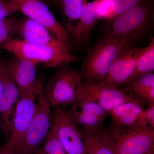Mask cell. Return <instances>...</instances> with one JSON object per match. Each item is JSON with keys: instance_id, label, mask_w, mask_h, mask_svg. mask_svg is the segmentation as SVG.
Wrapping results in <instances>:
<instances>
[{"instance_id": "cell-1", "label": "cell", "mask_w": 154, "mask_h": 154, "mask_svg": "<svg viewBox=\"0 0 154 154\" xmlns=\"http://www.w3.org/2000/svg\"><path fill=\"white\" fill-rule=\"evenodd\" d=\"M134 40L104 34L88 50L80 70L83 82L99 84L107 76L111 65L122 51Z\"/></svg>"}, {"instance_id": "cell-15", "label": "cell", "mask_w": 154, "mask_h": 154, "mask_svg": "<svg viewBox=\"0 0 154 154\" xmlns=\"http://www.w3.org/2000/svg\"><path fill=\"white\" fill-rule=\"evenodd\" d=\"M20 93L10 73L0 97V125L10 136L14 113Z\"/></svg>"}, {"instance_id": "cell-28", "label": "cell", "mask_w": 154, "mask_h": 154, "mask_svg": "<svg viewBox=\"0 0 154 154\" xmlns=\"http://www.w3.org/2000/svg\"><path fill=\"white\" fill-rule=\"evenodd\" d=\"M10 62H0V97L10 73Z\"/></svg>"}, {"instance_id": "cell-30", "label": "cell", "mask_w": 154, "mask_h": 154, "mask_svg": "<svg viewBox=\"0 0 154 154\" xmlns=\"http://www.w3.org/2000/svg\"><path fill=\"white\" fill-rule=\"evenodd\" d=\"M0 154H11L5 147H0Z\"/></svg>"}, {"instance_id": "cell-3", "label": "cell", "mask_w": 154, "mask_h": 154, "mask_svg": "<svg viewBox=\"0 0 154 154\" xmlns=\"http://www.w3.org/2000/svg\"><path fill=\"white\" fill-rule=\"evenodd\" d=\"M17 58L29 61L37 65L42 63L46 68L58 67L78 62L80 58L70 51L56 48L29 43L13 38L2 47Z\"/></svg>"}, {"instance_id": "cell-9", "label": "cell", "mask_w": 154, "mask_h": 154, "mask_svg": "<svg viewBox=\"0 0 154 154\" xmlns=\"http://www.w3.org/2000/svg\"><path fill=\"white\" fill-rule=\"evenodd\" d=\"M76 99L92 101L107 112L127 102H143L138 96L125 89L106 87L99 84L83 82Z\"/></svg>"}, {"instance_id": "cell-11", "label": "cell", "mask_w": 154, "mask_h": 154, "mask_svg": "<svg viewBox=\"0 0 154 154\" xmlns=\"http://www.w3.org/2000/svg\"><path fill=\"white\" fill-rule=\"evenodd\" d=\"M66 110L70 117L76 125L90 132L103 130V125L107 113L97 103L92 101L76 99Z\"/></svg>"}, {"instance_id": "cell-5", "label": "cell", "mask_w": 154, "mask_h": 154, "mask_svg": "<svg viewBox=\"0 0 154 154\" xmlns=\"http://www.w3.org/2000/svg\"><path fill=\"white\" fill-rule=\"evenodd\" d=\"M104 134L114 154H146L154 148V129L114 125Z\"/></svg>"}, {"instance_id": "cell-33", "label": "cell", "mask_w": 154, "mask_h": 154, "mask_svg": "<svg viewBox=\"0 0 154 154\" xmlns=\"http://www.w3.org/2000/svg\"><path fill=\"white\" fill-rule=\"evenodd\" d=\"M154 152V148L152 149L149 152H148L147 153H146V154H152V153H153Z\"/></svg>"}, {"instance_id": "cell-16", "label": "cell", "mask_w": 154, "mask_h": 154, "mask_svg": "<svg viewBox=\"0 0 154 154\" xmlns=\"http://www.w3.org/2000/svg\"><path fill=\"white\" fill-rule=\"evenodd\" d=\"M36 66L29 61L18 58L11 61L10 73L20 94L33 88L40 80L36 76Z\"/></svg>"}, {"instance_id": "cell-8", "label": "cell", "mask_w": 154, "mask_h": 154, "mask_svg": "<svg viewBox=\"0 0 154 154\" xmlns=\"http://www.w3.org/2000/svg\"><path fill=\"white\" fill-rule=\"evenodd\" d=\"M17 12L43 25L56 38L71 50V39L65 28L57 21L47 4L42 0H11Z\"/></svg>"}, {"instance_id": "cell-12", "label": "cell", "mask_w": 154, "mask_h": 154, "mask_svg": "<svg viewBox=\"0 0 154 154\" xmlns=\"http://www.w3.org/2000/svg\"><path fill=\"white\" fill-rule=\"evenodd\" d=\"M143 49V48L133 47L131 45L125 48L111 65L105 79L99 84L116 88L125 85Z\"/></svg>"}, {"instance_id": "cell-19", "label": "cell", "mask_w": 154, "mask_h": 154, "mask_svg": "<svg viewBox=\"0 0 154 154\" xmlns=\"http://www.w3.org/2000/svg\"><path fill=\"white\" fill-rule=\"evenodd\" d=\"M154 70V39L152 38L149 45L143 48L142 51L137 61L134 70L127 82L126 85L137 77L152 72Z\"/></svg>"}, {"instance_id": "cell-34", "label": "cell", "mask_w": 154, "mask_h": 154, "mask_svg": "<svg viewBox=\"0 0 154 154\" xmlns=\"http://www.w3.org/2000/svg\"><path fill=\"white\" fill-rule=\"evenodd\" d=\"M152 154H154V152L153 153H152Z\"/></svg>"}, {"instance_id": "cell-2", "label": "cell", "mask_w": 154, "mask_h": 154, "mask_svg": "<svg viewBox=\"0 0 154 154\" xmlns=\"http://www.w3.org/2000/svg\"><path fill=\"white\" fill-rule=\"evenodd\" d=\"M153 13L150 4L142 0L133 8L110 21L104 27V34L130 37L134 41L149 33L154 24Z\"/></svg>"}, {"instance_id": "cell-21", "label": "cell", "mask_w": 154, "mask_h": 154, "mask_svg": "<svg viewBox=\"0 0 154 154\" xmlns=\"http://www.w3.org/2000/svg\"><path fill=\"white\" fill-rule=\"evenodd\" d=\"M19 22L17 18L11 16L0 21V48L17 33Z\"/></svg>"}, {"instance_id": "cell-17", "label": "cell", "mask_w": 154, "mask_h": 154, "mask_svg": "<svg viewBox=\"0 0 154 154\" xmlns=\"http://www.w3.org/2000/svg\"><path fill=\"white\" fill-rule=\"evenodd\" d=\"M143 102H127L116 107L109 112L114 125L139 128L138 120L143 108Z\"/></svg>"}, {"instance_id": "cell-24", "label": "cell", "mask_w": 154, "mask_h": 154, "mask_svg": "<svg viewBox=\"0 0 154 154\" xmlns=\"http://www.w3.org/2000/svg\"><path fill=\"white\" fill-rule=\"evenodd\" d=\"M138 127L142 129H154V105H149L141 113L138 120Z\"/></svg>"}, {"instance_id": "cell-13", "label": "cell", "mask_w": 154, "mask_h": 154, "mask_svg": "<svg viewBox=\"0 0 154 154\" xmlns=\"http://www.w3.org/2000/svg\"><path fill=\"white\" fill-rule=\"evenodd\" d=\"M17 33L21 37V40L26 42L56 48L70 52V50L56 38L47 28L27 17L19 20Z\"/></svg>"}, {"instance_id": "cell-10", "label": "cell", "mask_w": 154, "mask_h": 154, "mask_svg": "<svg viewBox=\"0 0 154 154\" xmlns=\"http://www.w3.org/2000/svg\"><path fill=\"white\" fill-rule=\"evenodd\" d=\"M53 107L52 126L66 154H86L80 130L61 107Z\"/></svg>"}, {"instance_id": "cell-27", "label": "cell", "mask_w": 154, "mask_h": 154, "mask_svg": "<svg viewBox=\"0 0 154 154\" xmlns=\"http://www.w3.org/2000/svg\"><path fill=\"white\" fill-rule=\"evenodd\" d=\"M17 12V9L11 0L0 1V21Z\"/></svg>"}, {"instance_id": "cell-6", "label": "cell", "mask_w": 154, "mask_h": 154, "mask_svg": "<svg viewBox=\"0 0 154 154\" xmlns=\"http://www.w3.org/2000/svg\"><path fill=\"white\" fill-rule=\"evenodd\" d=\"M51 106L44 93L38 97L33 118L13 154H33L39 148L52 127Z\"/></svg>"}, {"instance_id": "cell-14", "label": "cell", "mask_w": 154, "mask_h": 154, "mask_svg": "<svg viewBox=\"0 0 154 154\" xmlns=\"http://www.w3.org/2000/svg\"><path fill=\"white\" fill-rule=\"evenodd\" d=\"M99 0H84L79 21L69 33L71 39L79 46L87 44L99 19Z\"/></svg>"}, {"instance_id": "cell-4", "label": "cell", "mask_w": 154, "mask_h": 154, "mask_svg": "<svg viewBox=\"0 0 154 154\" xmlns=\"http://www.w3.org/2000/svg\"><path fill=\"white\" fill-rule=\"evenodd\" d=\"M57 68L44 88L45 96L53 107L71 105L82 85L80 70L69 64Z\"/></svg>"}, {"instance_id": "cell-25", "label": "cell", "mask_w": 154, "mask_h": 154, "mask_svg": "<svg viewBox=\"0 0 154 154\" xmlns=\"http://www.w3.org/2000/svg\"><path fill=\"white\" fill-rule=\"evenodd\" d=\"M142 1V0H112L114 18L133 8Z\"/></svg>"}, {"instance_id": "cell-22", "label": "cell", "mask_w": 154, "mask_h": 154, "mask_svg": "<svg viewBox=\"0 0 154 154\" xmlns=\"http://www.w3.org/2000/svg\"><path fill=\"white\" fill-rule=\"evenodd\" d=\"M41 148L43 154H66L52 125Z\"/></svg>"}, {"instance_id": "cell-31", "label": "cell", "mask_w": 154, "mask_h": 154, "mask_svg": "<svg viewBox=\"0 0 154 154\" xmlns=\"http://www.w3.org/2000/svg\"><path fill=\"white\" fill-rule=\"evenodd\" d=\"M33 154H43L41 148H38Z\"/></svg>"}, {"instance_id": "cell-29", "label": "cell", "mask_w": 154, "mask_h": 154, "mask_svg": "<svg viewBox=\"0 0 154 154\" xmlns=\"http://www.w3.org/2000/svg\"><path fill=\"white\" fill-rule=\"evenodd\" d=\"M133 94L141 99L145 100L149 105H154V86L137 90Z\"/></svg>"}, {"instance_id": "cell-7", "label": "cell", "mask_w": 154, "mask_h": 154, "mask_svg": "<svg viewBox=\"0 0 154 154\" xmlns=\"http://www.w3.org/2000/svg\"><path fill=\"white\" fill-rule=\"evenodd\" d=\"M44 88L40 79L34 87L20 94L16 105L9 139L4 146L11 154L22 140L34 115L38 97L44 93Z\"/></svg>"}, {"instance_id": "cell-23", "label": "cell", "mask_w": 154, "mask_h": 154, "mask_svg": "<svg viewBox=\"0 0 154 154\" xmlns=\"http://www.w3.org/2000/svg\"><path fill=\"white\" fill-rule=\"evenodd\" d=\"M126 85L127 87L125 89L133 94L137 90L154 86V74L149 73L141 75Z\"/></svg>"}, {"instance_id": "cell-36", "label": "cell", "mask_w": 154, "mask_h": 154, "mask_svg": "<svg viewBox=\"0 0 154 154\" xmlns=\"http://www.w3.org/2000/svg\"><path fill=\"white\" fill-rule=\"evenodd\" d=\"M0 62H1V61H0Z\"/></svg>"}, {"instance_id": "cell-18", "label": "cell", "mask_w": 154, "mask_h": 154, "mask_svg": "<svg viewBox=\"0 0 154 154\" xmlns=\"http://www.w3.org/2000/svg\"><path fill=\"white\" fill-rule=\"evenodd\" d=\"M80 131L85 146L86 154H114L104 130L95 132Z\"/></svg>"}, {"instance_id": "cell-32", "label": "cell", "mask_w": 154, "mask_h": 154, "mask_svg": "<svg viewBox=\"0 0 154 154\" xmlns=\"http://www.w3.org/2000/svg\"><path fill=\"white\" fill-rule=\"evenodd\" d=\"M52 1L55 5L60 6V0H52Z\"/></svg>"}, {"instance_id": "cell-35", "label": "cell", "mask_w": 154, "mask_h": 154, "mask_svg": "<svg viewBox=\"0 0 154 154\" xmlns=\"http://www.w3.org/2000/svg\"><path fill=\"white\" fill-rule=\"evenodd\" d=\"M0 1H2V0H0Z\"/></svg>"}, {"instance_id": "cell-20", "label": "cell", "mask_w": 154, "mask_h": 154, "mask_svg": "<svg viewBox=\"0 0 154 154\" xmlns=\"http://www.w3.org/2000/svg\"><path fill=\"white\" fill-rule=\"evenodd\" d=\"M84 0H60L63 11L65 29L69 33L79 21Z\"/></svg>"}, {"instance_id": "cell-26", "label": "cell", "mask_w": 154, "mask_h": 154, "mask_svg": "<svg viewBox=\"0 0 154 154\" xmlns=\"http://www.w3.org/2000/svg\"><path fill=\"white\" fill-rule=\"evenodd\" d=\"M99 19L110 21L114 18L112 0H99Z\"/></svg>"}]
</instances>
